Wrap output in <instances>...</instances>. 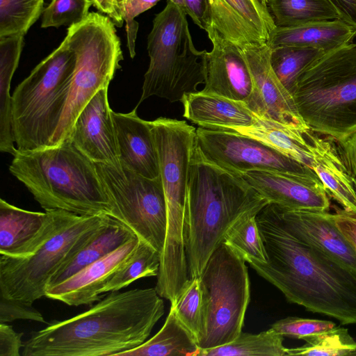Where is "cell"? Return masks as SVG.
Segmentation results:
<instances>
[{
	"label": "cell",
	"instance_id": "obj_1",
	"mask_svg": "<svg viewBox=\"0 0 356 356\" xmlns=\"http://www.w3.org/2000/svg\"><path fill=\"white\" fill-rule=\"evenodd\" d=\"M267 261H251L257 273L288 302L356 324V273L289 230L266 207L256 216Z\"/></svg>",
	"mask_w": 356,
	"mask_h": 356
},
{
	"label": "cell",
	"instance_id": "obj_2",
	"mask_svg": "<svg viewBox=\"0 0 356 356\" xmlns=\"http://www.w3.org/2000/svg\"><path fill=\"white\" fill-rule=\"evenodd\" d=\"M164 311L155 287L110 292L89 309L32 332L22 355L118 356L147 341Z\"/></svg>",
	"mask_w": 356,
	"mask_h": 356
},
{
	"label": "cell",
	"instance_id": "obj_3",
	"mask_svg": "<svg viewBox=\"0 0 356 356\" xmlns=\"http://www.w3.org/2000/svg\"><path fill=\"white\" fill-rule=\"evenodd\" d=\"M269 202L241 175L208 159L196 140L191 155L184 222L189 278L199 277L229 229Z\"/></svg>",
	"mask_w": 356,
	"mask_h": 356
},
{
	"label": "cell",
	"instance_id": "obj_4",
	"mask_svg": "<svg viewBox=\"0 0 356 356\" xmlns=\"http://www.w3.org/2000/svg\"><path fill=\"white\" fill-rule=\"evenodd\" d=\"M10 173L45 211L80 216L108 215L113 208L95 163L70 140L31 151H16Z\"/></svg>",
	"mask_w": 356,
	"mask_h": 356
},
{
	"label": "cell",
	"instance_id": "obj_5",
	"mask_svg": "<svg viewBox=\"0 0 356 356\" xmlns=\"http://www.w3.org/2000/svg\"><path fill=\"white\" fill-rule=\"evenodd\" d=\"M292 97L312 131L336 140L356 131V44L325 52L298 76Z\"/></svg>",
	"mask_w": 356,
	"mask_h": 356
},
{
	"label": "cell",
	"instance_id": "obj_6",
	"mask_svg": "<svg viewBox=\"0 0 356 356\" xmlns=\"http://www.w3.org/2000/svg\"><path fill=\"white\" fill-rule=\"evenodd\" d=\"M157 149L167 205L166 235L158 282L180 287L188 280L184 222L190 161L196 129L184 120L161 117L149 121Z\"/></svg>",
	"mask_w": 356,
	"mask_h": 356
},
{
	"label": "cell",
	"instance_id": "obj_7",
	"mask_svg": "<svg viewBox=\"0 0 356 356\" xmlns=\"http://www.w3.org/2000/svg\"><path fill=\"white\" fill-rule=\"evenodd\" d=\"M76 60V53L65 37L16 87L12 95V125L17 150L51 146Z\"/></svg>",
	"mask_w": 356,
	"mask_h": 356
},
{
	"label": "cell",
	"instance_id": "obj_8",
	"mask_svg": "<svg viewBox=\"0 0 356 356\" xmlns=\"http://www.w3.org/2000/svg\"><path fill=\"white\" fill-rule=\"evenodd\" d=\"M47 211L49 225L31 252L22 257L0 254V296L32 305L45 296L50 277L110 217Z\"/></svg>",
	"mask_w": 356,
	"mask_h": 356
},
{
	"label": "cell",
	"instance_id": "obj_9",
	"mask_svg": "<svg viewBox=\"0 0 356 356\" xmlns=\"http://www.w3.org/2000/svg\"><path fill=\"white\" fill-rule=\"evenodd\" d=\"M186 13L170 0L157 13L147 37L149 64L144 75L137 106L152 96L170 102L198 92L205 83L206 50H197L189 30Z\"/></svg>",
	"mask_w": 356,
	"mask_h": 356
},
{
	"label": "cell",
	"instance_id": "obj_10",
	"mask_svg": "<svg viewBox=\"0 0 356 356\" xmlns=\"http://www.w3.org/2000/svg\"><path fill=\"white\" fill-rule=\"evenodd\" d=\"M76 56L66 104L51 146L69 138L81 111L103 88L108 87L123 60L115 25L99 12H90L67 29L65 36Z\"/></svg>",
	"mask_w": 356,
	"mask_h": 356
},
{
	"label": "cell",
	"instance_id": "obj_11",
	"mask_svg": "<svg viewBox=\"0 0 356 356\" xmlns=\"http://www.w3.org/2000/svg\"><path fill=\"white\" fill-rule=\"evenodd\" d=\"M199 277L202 296L200 349L233 341L242 332L250 302L245 261L222 241Z\"/></svg>",
	"mask_w": 356,
	"mask_h": 356
},
{
	"label": "cell",
	"instance_id": "obj_12",
	"mask_svg": "<svg viewBox=\"0 0 356 356\" xmlns=\"http://www.w3.org/2000/svg\"><path fill=\"white\" fill-rule=\"evenodd\" d=\"M113 208V218L163 253L167 205L161 176L149 179L121 165L95 163Z\"/></svg>",
	"mask_w": 356,
	"mask_h": 356
},
{
	"label": "cell",
	"instance_id": "obj_13",
	"mask_svg": "<svg viewBox=\"0 0 356 356\" xmlns=\"http://www.w3.org/2000/svg\"><path fill=\"white\" fill-rule=\"evenodd\" d=\"M196 143L208 159L236 174L254 170L277 172L325 189L310 167L236 131L199 127Z\"/></svg>",
	"mask_w": 356,
	"mask_h": 356
},
{
	"label": "cell",
	"instance_id": "obj_14",
	"mask_svg": "<svg viewBox=\"0 0 356 356\" xmlns=\"http://www.w3.org/2000/svg\"><path fill=\"white\" fill-rule=\"evenodd\" d=\"M254 82V92L247 104L258 118L279 123L299 132L309 127L299 115L292 95L282 84L270 61L271 48L266 42L240 47Z\"/></svg>",
	"mask_w": 356,
	"mask_h": 356
},
{
	"label": "cell",
	"instance_id": "obj_15",
	"mask_svg": "<svg viewBox=\"0 0 356 356\" xmlns=\"http://www.w3.org/2000/svg\"><path fill=\"white\" fill-rule=\"evenodd\" d=\"M212 49L205 56L203 93L225 97L246 104L254 92V82L241 49L216 29L207 31Z\"/></svg>",
	"mask_w": 356,
	"mask_h": 356
},
{
	"label": "cell",
	"instance_id": "obj_16",
	"mask_svg": "<svg viewBox=\"0 0 356 356\" xmlns=\"http://www.w3.org/2000/svg\"><path fill=\"white\" fill-rule=\"evenodd\" d=\"M211 29L242 47L268 41L276 26L267 6L259 0H207Z\"/></svg>",
	"mask_w": 356,
	"mask_h": 356
},
{
	"label": "cell",
	"instance_id": "obj_17",
	"mask_svg": "<svg viewBox=\"0 0 356 356\" xmlns=\"http://www.w3.org/2000/svg\"><path fill=\"white\" fill-rule=\"evenodd\" d=\"M266 207L291 232L356 273V250L336 226L334 214L292 209L271 202Z\"/></svg>",
	"mask_w": 356,
	"mask_h": 356
},
{
	"label": "cell",
	"instance_id": "obj_18",
	"mask_svg": "<svg viewBox=\"0 0 356 356\" xmlns=\"http://www.w3.org/2000/svg\"><path fill=\"white\" fill-rule=\"evenodd\" d=\"M112 112L108 87L103 88L76 117L70 138L95 163L121 165Z\"/></svg>",
	"mask_w": 356,
	"mask_h": 356
},
{
	"label": "cell",
	"instance_id": "obj_19",
	"mask_svg": "<svg viewBox=\"0 0 356 356\" xmlns=\"http://www.w3.org/2000/svg\"><path fill=\"white\" fill-rule=\"evenodd\" d=\"M138 243V238L135 236L67 279L47 288L45 296L74 307L99 301L104 297L103 287L130 257Z\"/></svg>",
	"mask_w": 356,
	"mask_h": 356
},
{
	"label": "cell",
	"instance_id": "obj_20",
	"mask_svg": "<svg viewBox=\"0 0 356 356\" xmlns=\"http://www.w3.org/2000/svg\"><path fill=\"white\" fill-rule=\"evenodd\" d=\"M131 112H112L121 166L149 179L160 177L157 149L149 121Z\"/></svg>",
	"mask_w": 356,
	"mask_h": 356
},
{
	"label": "cell",
	"instance_id": "obj_21",
	"mask_svg": "<svg viewBox=\"0 0 356 356\" xmlns=\"http://www.w3.org/2000/svg\"><path fill=\"white\" fill-rule=\"evenodd\" d=\"M243 178L269 202L289 209L329 211L325 189L299 178L272 171H248Z\"/></svg>",
	"mask_w": 356,
	"mask_h": 356
},
{
	"label": "cell",
	"instance_id": "obj_22",
	"mask_svg": "<svg viewBox=\"0 0 356 356\" xmlns=\"http://www.w3.org/2000/svg\"><path fill=\"white\" fill-rule=\"evenodd\" d=\"M183 116L200 127L231 130L250 127L257 116L245 103L201 91L184 95Z\"/></svg>",
	"mask_w": 356,
	"mask_h": 356
},
{
	"label": "cell",
	"instance_id": "obj_23",
	"mask_svg": "<svg viewBox=\"0 0 356 356\" xmlns=\"http://www.w3.org/2000/svg\"><path fill=\"white\" fill-rule=\"evenodd\" d=\"M50 220L48 211L20 209L0 199V254L22 257L43 238Z\"/></svg>",
	"mask_w": 356,
	"mask_h": 356
},
{
	"label": "cell",
	"instance_id": "obj_24",
	"mask_svg": "<svg viewBox=\"0 0 356 356\" xmlns=\"http://www.w3.org/2000/svg\"><path fill=\"white\" fill-rule=\"evenodd\" d=\"M137 236L124 223L110 216L50 277L47 288L67 279L86 266L113 252Z\"/></svg>",
	"mask_w": 356,
	"mask_h": 356
},
{
	"label": "cell",
	"instance_id": "obj_25",
	"mask_svg": "<svg viewBox=\"0 0 356 356\" xmlns=\"http://www.w3.org/2000/svg\"><path fill=\"white\" fill-rule=\"evenodd\" d=\"M356 30L340 20H327L293 27L275 26L266 42L270 48L289 45L314 47L329 51L352 42Z\"/></svg>",
	"mask_w": 356,
	"mask_h": 356
},
{
	"label": "cell",
	"instance_id": "obj_26",
	"mask_svg": "<svg viewBox=\"0 0 356 356\" xmlns=\"http://www.w3.org/2000/svg\"><path fill=\"white\" fill-rule=\"evenodd\" d=\"M231 130L258 140L311 168L314 163L315 149L320 136L312 129L306 132L295 131L257 117L251 126Z\"/></svg>",
	"mask_w": 356,
	"mask_h": 356
},
{
	"label": "cell",
	"instance_id": "obj_27",
	"mask_svg": "<svg viewBox=\"0 0 356 356\" xmlns=\"http://www.w3.org/2000/svg\"><path fill=\"white\" fill-rule=\"evenodd\" d=\"M312 169L321 181L325 192L348 214L356 216V189L338 154L335 139L320 136Z\"/></svg>",
	"mask_w": 356,
	"mask_h": 356
},
{
	"label": "cell",
	"instance_id": "obj_28",
	"mask_svg": "<svg viewBox=\"0 0 356 356\" xmlns=\"http://www.w3.org/2000/svg\"><path fill=\"white\" fill-rule=\"evenodd\" d=\"M24 46V35L0 38V150L15 155L10 83Z\"/></svg>",
	"mask_w": 356,
	"mask_h": 356
},
{
	"label": "cell",
	"instance_id": "obj_29",
	"mask_svg": "<svg viewBox=\"0 0 356 356\" xmlns=\"http://www.w3.org/2000/svg\"><path fill=\"white\" fill-rule=\"evenodd\" d=\"M200 352L195 337L170 309L164 325L154 337L118 356H199Z\"/></svg>",
	"mask_w": 356,
	"mask_h": 356
},
{
	"label": "cell",
	"instance_id": "obj_30",
	"mask_svg": "<svg viewBox=\"0 0 356 356\" xmlns=\"http://www.w3.org/2000/svg\"><path fill=\"white\" fill-rule=\"evenodd\" d=\"M267 6L278 27L339 19L337 10L327 0H268Z\"/></svg>",
	"mask_w": 356,
	"mask_h": 356
},
{
	"label": "cell",
	"instance_id": "obj_31",
	"mask_svg": "<svg viewBox=\"0 0 356 356\" xmlns=\"http://www.w3.org/2000/svg\"><path fill=\"white\" fill-rule=\"evenodd\" d=\"M284 337L272 327L258 334L241 332L232 342L200 349L199 356H286Z\"/></svg>",
	"mask_w": 356,
	"mask_h": 356
},
{
	"label": "cell",
	"instance_id": "obj_32",
	"mask_svg": "<svg viewBox=\"0 0 356 356\" xmlns=\"http://www.w3.org/2000/svg\"><path fill=\"white\" fill-rule=\"evenodd\" d=\"M160 264L161 254L149 243L138 238L132 254L111 276L102 293L118 291L140 278L157 276Z\"/></svg>",
	"mask_w": 356,
	"mask_h": 356
},
{
	"label": "cell",
	"instance_id": "obj_33",
	"mask_svg": "<svg viewBox=\"0 0 356 356\" xmlns=\"http://www.w3.org/2000/svg\"><path fill=\"white\" fill-rule=\"evenodd\" d=\"M325 52L314 47L277 46L271 48L270 61L276 76L292 95L300 74Z\"/></svg>",
	"mask_w": 356,
	"mask_h": 356
},
{
	"label": "cell",
	"instance_id": "obj_34",
	"mask_svg": "<svg viewBox=\"0 0 356 356\" xmlns=\"http://www.w3.org/2000/svg\"><path fill=\"white\" fill-rule=\"evenodd\" d=\"M300 347L287 348L286 355L351 356L356 349V341L346 328L340 326L309 336Z\"/></svg>",
	"mask_w": 356,
	"mask_h": 356
},
{
	"label": "cell",
	"instance_id": "obj_35",
	"mask_svg": "<svg viewBox=\"0 0 356 356\" xmlns=\"http://www.w3.org/2000/svg\"><path fill=\"white\" fill-rule=\"evenodd\" d=\"M259 212L246 215L227 232L223 242L235 250L246 262H266L267 257L256 220Z\"/></svg>",
	"mask_w": 356,
	"mask_h": 356
},
{
	"label": "cell",
	"instance_id": "obj_36",
	"mask_svg": "<svg viewBox=\"0 0 356 356\" xmlns=\"http://www.w3.org/2000/svg\"><path fill=\"white\" fill-rule=\"evenodd\" d=\"M44 0H0V38L25 35L44 12Z\"/></svg>",
	"mask_w": 356,
	"mask_h": 356
},
{
	"label": "cell",
	"instance_id": "obj_37",
	"mask_svg": "<svg viewBox=\"0 0 356 356\" xmlns=\"http://www.w3.org/2000/svg\"><path fill=\"white\" fill-rule=\"evenodd\" d=\"M170 309L199 341L202 325V296L200 277L189 278Z\"/></svg>",
	"mask_w": 356,
	"mask_h": 356
},
{
	"label": "cell",
	"instance_id": "obj_38",
	"mask_svg": "<svg viewBox=\"0 0 356 356\" xmlns=\"http://www.w3.org/2000/svg\"><path fill=\"white\" fill-rule=\"evenodd\" d=\"M90 0H51L42 13L41 27L71 26L90 13Z\"/></svg>",
	"mask_w": 356,
	"mask_h": 356
},
{
	"label": "cell",
	"instance_id": "obj_39",
	"mask_svg": "<svg viewBox=\"0 0 356 356\" xmlns=\"http://www.w3.org/2000/svg\"><path fill=\"white\" fill-rule=\"evenodd\" d=\"M330 321L288 316L275 321L271 327L284 337L303 340L305 338L334 327Z\"/></svg>",
	"mask_w": 356,
	"mask_h": 356
},
{
	"label": "cell",
	"instance_id": "obj_40",
	"mask_svg": "<svg viewBox=\"0 0 356 356\" xmlns=\"http://www.w3.org/2000/svg\"><path fill=\"white\" fill-rule=\"evenodd\" d=\"M160 0H127L123 8V18L126 23L127 45L130 57L136 55V40L138 23L135 18L154 7Z\"/></svg>",
	"mask_w": 356,
	"mask_h": 356
},
{
	"label": "cell",
	"instance_id": "obj_41",
	"mask_svg": "<svg viewBox=\"0 0 356 356\" xmlns=\"http://www.w3.org/2000/svg\"><path fill=\"white\" fill-rule=\"evenodd\" d=\"M16 320H30L46 323L42 314L29 304L0 296V323H11Z\"/></svg>",
	"mask_w": 356,
	"mask_h": 356
},
{
	"label": "cell",
	"instance_id": "obj_42",
	"mask_svg": "<svg viewBox=\"0 0 356 356\" xmlns=\"http://www.w3.org/2000/svg\"><path fill=\"white\" fill-rule=\"evenodd\" d=\"M335 144L348 174L353 184L356 183V131L343 139H335Z\"/></svg>",
	"mask_w": 356,
	"mask_h": 356
},
{
	"label": "cell",
	"instance_id": "obj_43",
	"mask_svg": "<svg viewBox=\"0 0 356 356\" xmlns=\"http://www.w3.org/2000/svg\"><path fill=\"white\" fill-rule=\"evenodd\" d=\"M22 332H15L13 327L0 323V356H19L24 342Z\"/></svg>",
	"mask_w": 356,
	"mask_h": 356
},
{
	"label": "cell",
	"instance_id": "obj_44",
	"mask_svg": "<svg viewBox=\"0 0 356 356\" xmlns=\"http://www.w3.org/2000/svg\"><path fill=\"white\" fill-rule=\"evenodd\" d=\"M185 13L193 22L206 32L211 28L209 7L207 0H184Z\"/></svg>",
	"mask_w": 356,
	"mask_h": 356
},
{
	"label": "cell",
	"instance_id": "obj_45",
	"mask_svg": "<svg viewBox=\"0 0 356 356\" xmlns=\"http://www.w3.org/2000/svg\"><path fill=\"white\" fill-rule=\"evenodd\" d=\"M336 226L356 250V216L343 211L334 213Z\"/></svg>",
	"mask_w": 356,
	"mask_h": 356
},
{
	"label": "cell",
	"instance_id": "obj_46",
	"mask_svg": "<svg viewBox=\"0 0 356 356\" xmlns=\"http://www.w3.org/2000/svg\"><path fill=\"white\" fill-rule=\"evenodd\" d=\"M337 10L339 19L356 30V0H327Z\"/></svg>",
	"mask_w": 356,
	"mask_h": 356
},
{
	"label": "cell",
	"instance_id": "obj_47",
	"mask_svg": "<svg viewBox=\"0 0 356 356\" xmlns=\"http://www.w3.org/2000/svg\"><path fill=\"white\" fill-rule=\"evenodd\" d=\"M114 14L113 24L117 27H122L124 22L123 8L127 0H108Z\"/></svg>",
	"mask_w": 356,
	"mask_h": 356
},
{
	"label": "cell",
	"instance_id": "obj_48",
	"mask_svg": "<svg viewBox=\"0 0 356 356\" xmlns=\"http://www.w3.org/2000/svg\"><path fill=\"white\" fill-rule=\"evenodd\" d=\"M92 6L96 8L99 13L106 15L113 22L114 14L108 0H90Z\"/></svg>",
	"mask_w": 356,
	"mask_h": 356
},
{
	"label": "cell",
	"instance_id": "obj_49",
	"mask_svg": "<svg viewBox=\"0 0 356 356\" xmlns=\"http://www.w3.org/2000/svg\"><path fill=\"white\" fill-rule=\"evenodd\" d=\"M262 4L267 6L268 0H259Z\"/></svg>",
	"mask_w": 356,
	"mask_h": 356
},
{
	"label": "cell",
	"instance_id": "obj_50",
	"mask_svg": "<svg viewBox=\"0 0 356 356\" xmlns=\"http://www.w3.org/2000/svg\"><path fill=\"white\" fill-rule=\"evenodd\" d=\"M351 356H356V349L352 353Z\"/></svg>",
	"mask_w": 356,
	"mask_h": 356
},
{
	"label": "cell",
	"instance_id": "obj_51",
	"mask_svg": "<svg viewBox=\"0 0 356 356\" xmlns=\"http://www.w3.org/2000/svg\"><path fill=\"white\" fill-rule=\"evenodd\" d=\"M354 185H355V189H356V183H355V184H354Z\"/></svg>",
	"mask_w": 356,
	"mask_h": 356
}]
</instances>
